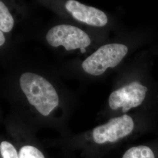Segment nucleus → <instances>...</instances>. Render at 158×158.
Returning a JSON list of instances; mask_svg holds the SVG:
<instances>
[{
	"label": "nucleus",
	"mask_w": 158,
	"mask_h": 158,
	"mask_svg": "<svg viewBox=\"0 0 158 158\" xmlns=\"http://www.w3.org/2000/svg\"><path fill=\"white\" fill-rule=\"evenodd\" d=\"M0 151L2 158H19L15 147L8 142L3 141L1 143Z\"/></svg>",
	"instance_id": "9d476101"
},
{
	"label": "nucleus",
	"mask_w": 158,
	"mask_h": 158,
	"mask_svg": "<svg viewBox=\"0 0 158 158\" xmlns=\"http://www.w3.org/2000/svg\"><path fill=\"white\" fill-rule=\"evenodd\" d=\"M80 51L81 53H85V48H82V49H80Z\"/></svg>",
	"instance_id": "f8f14e48"
},
{
	"label": "nucleus",
	"mask_w": 158,
	"mask_h": 158,
	"mask_svg": "<svg viewBox=\"0 0 158 158\" xmlns=\"http://www.w3.org/2000/svg\"><path fill=\"white\" fill-rule=\"evenodd\" d=\"M65 8L74 19L91 26L102 27L108 23L107 15L104 12L84 5L75 0H69L65 4Z\"/></svg>",
	"instance_id": "423d86ee"
},
{
	"label": "nucleus",
	"mask_w": 158,
	"mask_h": 158,
	"mask_svg": "<svg viewBox=\"0 0 158 158\" xmlns=\"http://www.w3.org/2000/svg\"><path fill=\"white\" fill-rule=\"evenodd\" d=\"M14 21L11 14L6 5L0 1V30L4 32H9L13 28Z\"/></svg>",
	"instance_id": "6e6552de"
},
{
	"label": "nucleus",
	"mask_w": 158,
	"mask_h": 158,
	"mask_svg": "<svg viewBox=\"0 0 158 158\" xmlns=\"http://www.w3.org/2000/svg\"><path fill=\"white\" fill-rule=\"evenodd\" d=\"M6 42V38L2 31H0V46L3 45Z\"/></svg>",
	"instance_id": "9b49d317"
},
{
	"label": "nucleus",
	"mask_w": 158,
	"mask_h": 158,
	"mask_svg": "<svg viewBox=\"0 0 158 158\" xmlns=\"http://www.w3.org/2000/svg\"><path fill=\"white\" fill-rule=\"evenodd\" d=\"M147 91V87L139 81H133L113 91L109 97V106L113 110L121 108L122 111L125 113L141 105Z\"/></svg>",
	"instance_id": "39448f33"
},
{
	"label": "nucleus",
	"mask_w": 158,
	"mask_h": 158,
	"mask_svg": "<svg viewBox=\"0 0 158 158\" xmlns=\"http://www.w3.org/2000/svg\"><path fill=\"white\" fill-rule=\"evenodd\" d=\"M128 47L120 44L102 46L82 63L85 72L93 76H100L108 68L119 64L128 52Z\"/></svg>",
	"instance_id": "f03ea898"
},
{
	"label": "nucleus",
	"mask_w": 158,
	"mask_h": 158,
	"mask_svg": "<svg viewBox=\"0 0 158 158\" xmlns=\"http://www.w3.org/2000/svg\"><path fill=\"white\" fill-rule=\"evenodd\" d=\"M19 85L29 102L42 115H49L58 106L59 100L56 91L41 76L24 73L19 79Z\"/></svg>",
	"instance_id": "f257e3e1"
},
{
	"label": "nucleus",
	"mask_w": 158,
	"mask_h": 158,
	"mask_svg": "<svg viewBox=\"0 0 158 158\" xmlns=\"http://www.w3.org/2000/svg\"><path fill=\"white\" fill-rule=\"evenodd\" d=\"M46 39L53 47L63 46L67 51L87 48L90 45L89 35L81 29L70 25H59L48 32Z\"/></svg>",
	"instance_id": "7ed1b4c3"
},
{
	"label": "nucleus",
	"mask_w": 158,
	"mask_h": 158,
	"mask_svg": "<svg viewBox=\"0 0 158 158\" xmlns=\"http://www.w3.org/2000/svg\"><path fill=\"white\" fill-rule=\"evenodd\" d=\"M123 158H156V156L150 147L138 145L128 149L124 153Z\"/></svg>",
	"instance_id": "0eeeda50"
},
{
	"label": "nucleus",
	"mask_w": 158,
	"mask_h": 158,
	"mask_svg": "<svg viewBox=\"0 0 158 158\" xmlns=\"http://www.w3.org/2000/svg\"><path fill=\"white\" fill-rule=\"evenodd\" d=\"M134 127L133 119L125 114L111 118L107 123L95 128L93 131V139L98 144L115 143L130 135Z\"/></svg>",
	"instance_id": "20e7f679"
},
{
	"label": "nucleus",
	"mask_w": 158,
	"mask_h": 158,
	"mask_svg": "<svg viewBox=\"0 0 158 158\" xmlns=\"http://www.w3.org/2000/svg\"><path fill=\"white\" fill-rule=\"evenodd\" d=\"M19 158H45L44 154L40 150L31 145L22 147L19 152Z\"/></svg>",
	"instance_id": "1a4fd4ad"
}]
</instances>
